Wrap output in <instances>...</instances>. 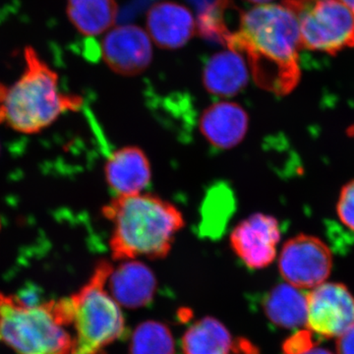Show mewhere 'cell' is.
<instances>
[{
  "label": "cell",
  "instance_id": "cell-14",
  "mask_svg": "<svg viewBox=\"0 0 354 354\" xmlns=\"http://www.w3.org/2000/svg\"><path fill=\"white\" fill-rule=\"evenodd\" d=\"M104 174L109 187L118 195L142 193L152 178L149 158L136 146L114 151L106 160Z\"/></svg>",
  "mask_w": 354,
  "mask_h": 354
},
{
  "label": "cell",
  "instance_id": "cell-4",
  "mask_svg": "<svg viewBox=\"0 0 354 354\" xmlns=\"http://www.w3.org/2000/svg\"><path fill=\"white\" fill-rule=\"evenodd\" d=\"M66 300L28 304L0 293V341L18 354H71Z\"/></svg>",
  "mask_w": 354,
  "mask_h": 354
},
{
  "label": "cell",
  "instance_id": "cell-27",
  "mask_svg": "<svg viewBox=\"0 0 354 354\" xmlns=\"http://www.w3.org/2000/svg\"><path fill=\"white\" fill-rule=\"evenodd\" d=\"M348 136L353 137V138H354V125L348 128Z\"/></svg>",
  "mask_w": 354,
  "mask_h": 354
},
{
  "label": "cell",
  "instance_id": "cell-5",
  "mask_svg": "<svg viewBox=\"0 0 354 354\" xmlns=\"http://www.w3.org/2000/svg\"><path fill=\"white\" fill-rule=\"evenodd\" d=\"M113 266L101 261L78 292L66 298L71 325L75 329L71 354H102L125 332L120 304L106 290Z\"/></svg>",
  "mask_w": 354,
  "mask_h": 354
},
{
  "label": "cell",
  "instance_id": "cell-20",
  "mask_svg": "<svg viewBox=\"0 0 354 354\" xmlns=\"http://www.w3.org/2000/svg\"><path fill=\"white\" fill-rule=\"evenodd\" d=\"M131 354H174L171 330L164 324L148 321L139 325L132 335Z\"/></svg>",
  "mask_w": 354,
  "mask_h": 354
},
{
  "label": "cell",
  "instance_id": "cell-10",
  "mask_svg": "<svg viewBox=\"0 0 354 354\" xmlns=\"http://www.w3.org/2000/svg\"><path fill=\"white\" fill-rule=\"evenodd\" d=\"M102 57L115 73L122 76L139 75L152 62V39L139 26H116L102 39Z\"/></svg>",
  "mask_w": 354,
  "mask_h": 354
},
{
  "label": "cell",
  "instance_id": "cell-17",
  "mask_svg": "<svg viewBox=\"0 0 354 354\" xmlns=\"http://www.w3.org/2000/svg\"><path fill=\"white\" fill-rule=\"evenodd\" d=\"M263 309L274 325L298 329L307 323V293L290 283H281L265 295Z\"/></svg>",
  "mask_w": 354,
  "mask_h": 354
},
{
  "label": "cell",
  "instance_id": "cell-9",
  "mask_svg": "<svg viewBox=\"0 0 354 354\" xmlns=\"http://www.w3.org/2000/svg\"><path fill=\"white\" fill-rule=\"evenodd\" d=\"M281 237V227L276 218L256 213L235 227L230 242L232 250L246 267L260 270L276 259Z\"/></svg>",
  "mask_w": 354,
  "mask_h": 354
},
{
  "label": "cell",
  "instance_id": "cell-1",
  "mask_svg": "<svg viewBox=\"0 0 354 354\" xmlns=\"http://www.w3.org/2000/svg\"><path fill=\"white\" fill-rule=\"evenodd\" d=\"M223 43L243 55L254 82L263 90L286 95L299 84L304 46L297 18L286 4L256 6L242 13L236 30Z\"/></svg>",
  "mask_w": 354,
  "mask_h": 354
},
{
  "label": "cell",
  "instance_id": "cell-2",
  "mask_svg": "<svg viewBox=\"0 0 354 354\" xmlns=\"http://www.w3.org/2000/svg\"><path fill=\"white\" fill-rule=\"evenodd\" d=\"M102 214L113 225L109 246L118 261L167 257L185 223L172 203L149 193L118 195Z\"/></svg>",
  "mask_w": 354,
  "mask_h": 354
},
{
  "label": "cell",
  "instance_id": "cell-6",
  "mask_svg": "<svg viewBox=\"0 0 354 354\" xmlns=\"http://www.w3.org/2000/svg\"><path fill=\"white\" fill-rule=\"evenodd\" d=\"M297 20L302 46L337 55L354 46V12L341 0H285Z\"/></svg>",
  "mask_w": 354,
  "mask_h": 354
},
{
  "label": "cell",
  "instance_id": "cell-21",
  "mask_svg": "<svg viewBox=\"0 0 354 354\" xmlns=\"http://www.w3.org/2000/svg\"><path fill=\"white\" fill-rule=\"evenodd\" d=\"M339 221L354 232V179L342 187L337 205Z\"/></svg>",
  "mask_w": 354,
  "mask_h": 354
},
{
  "label": "cell",
  "instance_id": "cell-12",
  "mask_svg": "<svg viewBox=\"0 0 354 354\" xmlns=\"http://www.w3.org/2000/svg\"><path fill=\"white\" fill-rule=\"evenodd\" d=\"M109 295L121 306L141 308L153 301L157 279L148 266L137 260L122 261L111 269L108 279Z\"/></svg>",
  "mask_w": 354,
  "mask_h": 354
},
{
  "label": "cell",
  "instance_id": "cell-15",
  "mask_svg": "<svg viewBox=\"0 0 354 354\" xmlns=\"http://www.w3.org/2000/svg\"><path fill=\"white\" fill-rule=\"evenodd\" d=\"M183 354H260L248 339L232 337L216 319L206 317L187 330L183 339Z\"/></svg>",
  "mask_w": 354,
  "mask_h": 354
},
{
  "label": "cell",
  "instance_id": "cell-24",
  "mask_svg": "<svg viewBox=\"0 0 354 354\" xmlns=\"http://www.w3.org/2000/svg\"><path fill=\"white\" fill-rule=\"evenodd\" d=\"M304 354H333L332 353H330L329 351H327V349L320 348H313L312 349H310L309 351H307V353H305Z\"/></svg>",
  "mask_w": 354,
  "mask_h": 354
},
{
  "label": "cell",
  "instance_id": "cell-25",
  "mask_svg": "<svg viewBox=\"0 0 354 354\" xmlns=\"http://www.w3.org/2000/svg\"><path fill=\"white\" fill-rule=\"evenodd\" d=\"M246 1L251 2V3L256 4V6H263V4L271 3L272 0H246Z\"/></svg>",
  "mask_w": 354,
  "mask_h": 354
},
{
  "label": "cell",
  "instance_id": "cell-18",
  "mask_svg": "<svg viewBox=\"0 0 354 354\" xmlns=\"http://www.w3.org/2000/svg\"><path fill=\"white\" fill-rule=\"evenodd\" d=\"M118 6L115 0H67V17L86 37H97L114 27Z\"/></svg>",
  "mask_w": 354,
  "mask_h": 354
},
{
  "label": "cell",
  "instance_id": "cell-3",
  "mask_svg": "<svg viewBox=\"0 0 354 354\" xmlns=\"http://www.w3.org/2000/svg\"><path fill=\"white\" fill-rule=\"evenodd\" d=\"M25 68L10 87L0 84V123L24 134L41 131L82 106L79 95L64 94L57 72L32 46L24 50Z\"/></svg>",
  "mask_w": 354,
  "mask_h": 354
},
{
  "label": "cell",
  "instance_id": "cell-16",
  "mask_svg": "<svg viewBox=\"0 0 354 354\" xmlns=\"http://www.w3.org/2000/svg\"><path fill=\"white\" fill-rule=\"evenodd\" d=\"M249 80L245 58L236 51L227 50L209 58L203 71V83L207 92L221 97L239 94Z\"/></svg>",
  "mask_w": 354,
  "mask_h": 354
},
{
  "label": "cell",
  "instance_id": "cell-7",
  "mask_svg": "<svg viewBox=\"0 0 354 354\" xmlns=\"http://www.w3.org/2000/svg\"><path fill=\"white\" fill-rule=\"evenodd\" d=\"M333 256L320 239L299 234L288 239L281 249L279 269L286 283L298 288H314L329 278Z\"/></svg>",
  "mask_w": 354,
  "mask_h": 354
},
{
  "label": "cell",
  "instance_id": "cell-8",
  "mask_svg": "<svg viewBox=\"0 0 354 354\" xmlns=\"http://www.w3.org/2000/svg\"><path fill=\"white\" fill-rule=\"evenodd\" d=\"M354 325V297L346 286L323 283L307 295V323L314 334L332 339Z\"/></svg>",
  "mask_w": 354,
  "mask_h": 354
},
{
  "label": "cell",
  "instance_id": "cell-13",
  "mask_svg": "<svg viewBox=\"0 0 354 354\" xmlns=\"http://www.w3.org/2000/svg\"><path fill=\"white\" fill-rule=\"evenodd\" d=\"M200 131L215 148L230 150L243 141L249 127L245 109L234 102L211 104L200 118Z\"/></svg>",
  "mask_w": 354,
  "mask_h": 354
},
{
  "label": "cell",
  "instance_id": "cell-19",
  "mask_svg": "<svg viewBox=\"0 0 354 354\" xmlns=\"http://www.w3.org/2000/svg\"><path fill=\"white\" fill-rule=\"evenodd\" d=\"M234 197L227 186L220 184L212 188L203 203L201 230L205 236H220L234 214Z\"/></svg>",
  "mask_w": 354,
  "mask_h": 354
},
{
  "label": "cell",
  "instance_id": "cell-22",
  "mask_svg": "<svg viewBox=\"0 0 354 354\" xmlns=\"http://www.w3.org/2000/svg\"><path fill=\"white\" fill-rule=\"evenodd\" d=\"M313 337L308 330H301L293 335L283 344L285 354H304L314 348Z\"/></svg>",
  "mask_w": 354,
  "mask_h": 354
},
{
  "label": "cell",
  "instance_id": "cell-26",
  "mask_svg": "<svg viewBox=\"0 0 354 354\" xmlns=\"http://www.w3.org/2000/svg\"><path fill=\"white\" fill-rule=\"evenodd\" d=\"M341 1L344 2V3L354 12V0H341Z\"/></svg>",
  "mask_w": 354,
  "mask_h": 354
},
{
  "label": "cell",
  "instance_id": "cell-23",
  "mask_svg": "<svg viewBox=\"0 0 354 354\" xmlns=\"http://www.w3.org/2000/svg\"><path fill=\"white\" fill-rule=\"evenodd\" d=\"M337 354H354V325L344 334L337 337Z\"/></svg>",
  "mask_w": 354,
  "mask_h": 354
},
{
  "label": "cell",
  "instance_id": "cell-11",
  "mask_svg": "<svg viewBox=\"0 0 354 354\" xmlns=\"http://www.w3.org/2000/svg\"><path fill=\"white\" fill-rule=\"evenodd\" d=\"M147 32L158 48L177 50L194 37L197 23L187 7L174 1L157 2L147 13Z\"/></svg>",
  "mask_w": 354,
  "mask_h": 354
}]
</instances>
